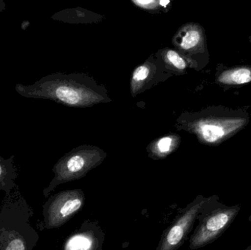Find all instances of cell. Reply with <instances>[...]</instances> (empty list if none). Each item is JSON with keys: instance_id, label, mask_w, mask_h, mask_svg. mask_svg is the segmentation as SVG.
<instances>
[{"instance_id": "6da1fadb", "label": "cell", "mask_w": 251, "mask_h": 250, "mask_svg": "<svg viewBox=\"0 0 251 250\" xmlns=\"http://www.w3.org/2000/svg\"><path fill=\"white\" fill-rule=\"evenodd\" d=\"M15 90L25 98L52 100L69 107H91L109 100L90 79L61 73L44 76L32 85L16 84Z\"/></svg>"}, {"instance_id": "7a4b0ae2", "label": "cell", "mask_w": 251, "mask_h": 250, "mask_svg": "<svg viewBox=\"0 0 251 250\" xmlns=\"http://www.w3.org/2000/svg\"><path fill=\"white\" fill-rule=\"evenodd\" d=\"M247 110L224 106H211L181 117L183 129L196 135L201 143L218 146L235 136L249 125Z\"/></svg>"}, {"instance_id": "3957f363", "label": "cell", "mask_w": 251, "mask_h": 250, "mask_svg": "<svg viewBox=\"0 0 251 250\" xmlns=\"http://www.w3.org/2000/svg\"><path fill=\"white\" fill-rule=\"evenodd\" d=\"M32 207L16 186L0 206V250H33L39 235L31 225Z\"/></svg>"}, {"instance_id": "277c9868", "label": "cell", "mask_w": 251, "mask_h": 250, "mask_svg": "<svg viewBox=\"0 0 251 250\" xmlns=\"http://www.w3.org/2000/svg\"><path fill=\"white\" fill-rule=\"evenodd\" d=\"M240 210L239 204L228 206L219 202L216 195L209 197L198 217L199 225L190 236V249L204 248L221 237L234 223Z\"/></svg>"}, {"instance_id": "5b68a950", "label": "cell", "mask_w": 251, "mask_h": 250, "mask_svg": "<svg viewBox=\"0 0 251 250\" xmlns=\"http://www.w3.org/2000/svg\"><path fill=\"white\" fill-rule=\"evenodd\" d=\"M107 154L94 146H81L63 156L52 168L54 176L43 191L46 198L63 183L79 180L101 164Z\"/></svg>"}, {"instance_id": "8992f818", "label": "cell", "mask_w": 251, "mask_h": 250, "mask_svg": "<svg viewBox=\"0 0 251 250\" xmlns=\"http://www.w3.org/2000/svg\"><path fill=\"white\" fill-rule=\"evenodd\" d=\"M85 196L82 189L61 191L51 195L43 205L40 230H51L64 226L83 208Z\"/></svg>"}, {"instance_id": "52a82bcc", "label": "cell", "mask_w": 251, "mask_h": 250, "mask_svg": "<svg viewBox=\"0 0 251 250\" xmlns=\"http://www.w3.org/2000/svg\"><path fill=\"white\" fill-rule=\"evenodd\" d=\"M209 198L198 195L184 208L182 214L163 232L156 250H177L187 240L193 230L199 214L207 203Z\"/></svg>"}, {"instance_id": "ba28073f", "label": "cell", "mask_w": 251, "mask_h": 250, "mask_svg": "<svg viewBox=\"0 0 251 250\" xmlns=\"http://www.w3.org/2000/svg\"><path fill=\"white\" fill-rule=\"evenodd\" d=\"M174 43L193 68L199 70L209 63L204 29L199 23H189L176 35Z\"/></svg>"}, {"instance_id": "9c48e42d", "label": "cell", "mask_w": 251, "mask_h": 250, "mask_svg": "<svg viewBox=\"0 0 251 250\" xmlns=\"http://www.w3.org/2000/svg\"><path fill=\"white\" fill-rule=\"evenodd\" d=\"M105 233L97 221L85 220L72 232L61 250H102Z\"/></svg>"}, {"instance_id": "30bf717a", "label": "cell", "mask_w": 251, "mask_h": 250, "mask_svg": "<svg viewBox=\"0 0 251 250\" xmlns=\"http://www.w3.org/2000/svg\"><path fill=\"white\" fill-rule=\"evenodd\" d=\"M215 82L222 88H234L251 83V65H240L218 70Z\"/></svg>"}, {"instance_id": "8fae6325", "label": "cell", "mask_w": 251, "mask_h": 250, "mask_svg": "<svg viewBox=\"0 0 251 250\" xmlns=\"http://www.w3.org/2000/svg\"><path fill=\"white\" fill-rule=\"evenodd\" d=\"M14 156L8 159L0 156V191L9 196L13 189L17 186L16 179L19 176L17 167L15 165Z\"/></svg>"}, {"instance_id": "7c38bea8", "label": "cell", "mask_w": 251, "mask_h": 250, "mask_svg": "<svg viewBox=\"0 0 251 250\" xmlns=\"http://www.w3.org/2000/svg\"><path fill=\"white\" fill-rule=\"evenodd\" d=\"M178 136H168L160 138L149 145V157L153 159H162L176 151L179 145Z\"/></svg>"}, {"instance_id": "4fadbf2b", "label": "cell", "mask_w": 251, "mask_h": 250, "mask_svg": "<svg viewBox=\"0 0 251 250\" xmlns=\"http://www.w3.org/2000/svg\"><path fill=\"white\" fill-rule=\"evenodd\" d=\"M151 66L147 63L142 65L135 69L133 73L132 79H131V88H132L133 93H134V91L137 92V89L143 88L146 80L151 74Z\"/></svg>"}, {"instance_id": "5bb4252c", "label": "cell", "mask_w": 251, "mask_h": 250, "mask_svg": "<svg viewBox=\"0 0 251 250\" xmlns=\"http://www.w3.org/2000/svg\"><path fill=\"white\" fill-rule=\"evenodd\" d=\"M165 60L174 66L176 70L184 71L187 67V63L184 57L174 50L168 49L165 53Z\"/></svg>"}, {"instance_id": "9a60e30c", "label": "cell", "mask_w": 251, "mask_h": 250, "mask_svg": "<svg viewBox=\"0 0 251 250\" xmlns=\"http://www.w3.org/2000/svg\"><path fill=\"white\" fill-rule=\"evenodd\" d=\"M138 7L146 10H154L159 7H166L170 1H133Z\"/></svg>"}, {"instance_id": "2e32d148", "label": "cell", "mask_w": 251, "mask_h": 250, "mask_svg": "<svg viewBox=\"0 0 251 250\" xmlns=\"http://www.w3.org/2000/svg\"><path fill=\"white\" fill-rule=\"evenodd\" d=\"M29 25H30V22H29V21H24L22 23L21 28H22V29H23V30H26V29L29 27Z\"/></svg>"}, {"instance_id": "e0dca14e", "label": "cell", "mask_w": 251, "mask_h": 250, "mask_svg": "<svg viewBox=\"0 0 251 250\" xmlns=\"http://www.w3.org/2000/svg\"><path fill=\"white\" fill-rule=\"evenodd\" d=\"M6 8V3L3 0H0V13L4 11Z\"/></svg>"}, {"instance_id": "ac0fdd59", "label": "cell", "mask_w": 251, "mask_h": 250, "mask_svg": "<svg viewBox=\"0 0 251 250\" xmlns=\"http://www.w3.org/2000/svg\"><path fill=\"white\" fill-rule=\"evenodd\" d=\"M245 250H251V245H250V246L248 247V248H246V249Z\"/></svg>"}, {"instance_id": "d6986e66", "label": "cell", "mask_w": 251, "mask_h": 250, "mask_svg": "<svg viewBox=\"0 0 251 250\" xmlns=\"http://www.w3.org/2000/svg\"><path fill=\"white\" fill-rule=\"evenodd\" d=\"M249 42H250V44H251V35H250V36L249 37Z\"/></svg>"}]
</instances>
